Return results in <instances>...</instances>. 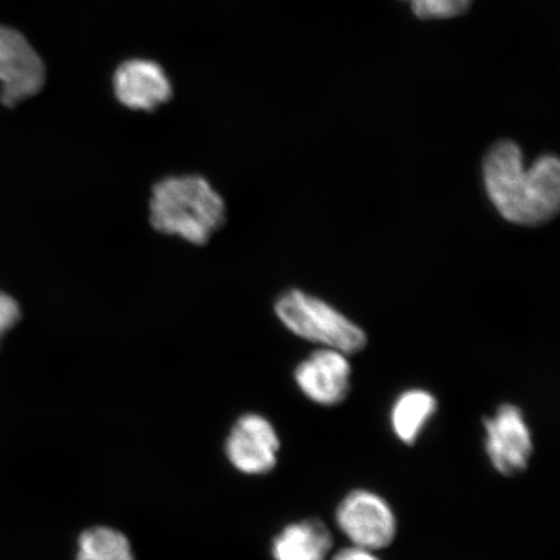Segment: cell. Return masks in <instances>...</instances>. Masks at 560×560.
<instances>
[{
	"label": "cell",
	"instance_id": "5bb4252c",
	"mask_svg": "<svg viewBox=\"0 0 560 560\" xmlns=\"http://www.w3.org/2000/svg\"><path fill=\"white\" fill-rule=\"evenodd\" d=\"M21 319V306L19 301L10 293L0 291V339L10 332Z\"/></svg>",
	"mask_w": 560,
	"mask_h": 560
},
{
	"label": "cell",
	"instance_id": "ba28073f",
	"mask_svg": "<svg viewBox=\"0 0 560 560\" xmlns=\"http://www.w3.org/2000/svg\"><path fill=\"white\" fill-rule=\"evenodd\" d=\"M352 368L339 350L325 348L312 353L295 370L298 387L311 401L336 406L347 400Z\"/></svg>",
	"mask_w": 560,
	"mask_h": 560
},
{
	"label": "cell",
	"instance_id": "8992f818",
	"mask_svg": "<svg viewBox=\"0 0 560 560\" xmlns=\"http://www.w3.org/2000/svg\"><path fill=\"white\" fill-rule=\"evenodd\" d=\"M486 451L490 464L508 478L527 470L534 440L523 411L513 404H503L493 417L485 419Z\"/></svg>",
	"mask_w": 560,
	"mask_h": 560
},
{
	"label": "cell",
	"instance_id": "6da1fadb",
	"mask_svg": "<svg viewBox=\"0 0 560 560\" xmlns=\"http://www.w3.org/2000/svg\"><path fill=\"white\" fill-rule=\"evenodd\" d=\"M482 172L489 198L503 219L534 226L557 214L560 164L555 155L538 158L527 170L521 147L501 140L487 153Z\"/></svg>",
	"mask_w": 560,
	"mask_h": 560
},
{
	"label": "cell",
	"instance_id": "30bf717a",
	"mask_svg": "<svg viewBox=\"0 0 560 560\" xmlns=\"http://www.w3.org/2000/svg\"><path fill=\"white\" fill-rule=\"evenodd\" d=\"M334 546L330 528L319 521L305 520L287 525L271 544L275 560H326Z\"/></svg>",
	"mask_w": 560,
	"mask_h": 560
},
{
	"label": "cell",
	"instance_id": "8fae6325",
	"mask_svg": "<svg viewBox=\"0 0 560 560\" xmlns=\"http://www.w3.org/2000/svg\"><path fill=\"white\" fill-rule=\"evenodd\" d=\"M436 411L438 400L429 390H406L397 398L392 408V430L404 444L415 445L420 433Z\"/></svg>",
	"mask_w": 560,
	"mask_h": 560
},
{
	"label": "cell",
	"instance_id": "7c38bea8",
	"mask_svg": "<svg viewBox=\"0 0 560 560\" xmlns=\"http://www.w3.org/2000/svg\"><path fill=\"white\" fill-rule=\"evenodd\" d=\"M75 560H136V556L121 530L97 525L82 532Z\"/></svg>",
	"mask_w": 560,
	"mask_h": 560
},
{
	"label": "cell",
	"instance_id": "9a60e30c",
	"mask_svg": "<svg viewBox=\"0 0 560 560\" xmlns=\"http://www.w3.org/2000/svg\"><path fill=\"white\" fill-rule=\"evenodd\" d=\"M332 560H381L374 555L373 550L360 548V546H350L341 549Z\"/></svg>",
	"mask_w": 560,
	"mask_h": 560
},
{
	"label": "cell",
	"instance_id": "7a4b0ae2",
	"mask_svg": "<svg viewBox=\"0 0 560 560\" xmlns=\"http://www.w3.org/2000/svg\"><path fill=\"white\" fill-rule=\"evenodd\" d=\"M149 220L159 234L201 247L225 226L228 205L205 175H166L151 188Z\"/></svg>",
	"mask_w": 560,
	"mask_h": 560
},
{
	"label": "cell",
	"instance_id": "4fadbf2b",
	"mask_svg": "<svg viewBox=\"0 0 560 560\" xmlns=\"http://www.w3.org/2000/svg\"><path fill=\"white\" fill-rule=\"evenodd\" d=\"M412 13L422 20H447L459 18L471 9L474 0H402Z\"/></svg>",
	"mask_w": 560,
	"mask_h": 560
},
{
	"label": "cell",
	"instance_id": "5b68a950",
	"mask_svg": "<svg viewBox=\"0 0 560 560\" xmlns=\"http://www.w3.org/2000/svg\"><path fill=\"white\" fill-rule=\"evenodd\" d=\"M46 68L23 34L0 25V102L15 107L44 89Z\"/></svg>",
	"mask_w": 560,
	"mask_h": 560
},
{
	"label": "cell",
	"instance_id": "52a82bcc",
	"mask_svg": "<svg viewBox=\"0 0 560 560\" xmlns=\"http://www.w3.org/2000/svg\"><path fill=\"white\" fill-rule=\"evenodd\" d=\"M225 451L235 470L249 476L266 475L278 464L280 440L268 418L248 412L237 418L230 430Z\"/></svg>",
	"mask_w": 560,
	"mask_h": 560
},
{
	"label": "cell",
	"instance_id": "3957f363",
	"mask_svg": "<svg viewBox=\"0 0 560 560\" xmlns=\"http://www.w3.org/2000/svg\"><path fill=\"white\" fill-rule=\"evenodd\" d=\"M275 310L279 320L301 339L339 350L347 355L361 352L368 345L362 328L325 301L303 291L282 293Z\"/></svg>",
	"mask_w": 560,
	"mask_h": 560
},
{
	"label": "cell",
	"instance_id": "9c48e42d",
	"mask_svg": "<svg viewBox=\"0 0 560 560\" xmlns=\"http://www.w3.org/2000/svg\"><path fill=\"white\" fill-rule=\"evenodd\" d=\"M114 93L118 103L136 112H153L172 100L173 85L155 61L132 59L117 68Z\"/></svg>",
	"mask_w": 560,
	"mask_h": 560
},
{
	"label": "cell",
	"instance_id": "277c9868",
	"mask_svg": "<svg viewBox=\"0 0 560 560\" xmlns=\"http://www.w3.org/2000/svg\"><path fill=\"white\" fill-rule=\"evenodd\" d=\"M336 523L354 546L369 550L388 548L395 541L397 520L383 497L357 489L336 509Z\"/></svg>",
	"mask_w": 560,
	"mask_h": 560
}]
</instances>
